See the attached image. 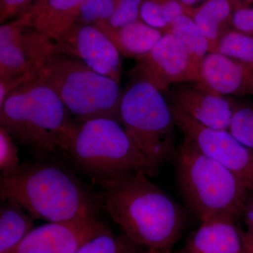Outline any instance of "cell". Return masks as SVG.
I'll use <instances>...</instances> for the list:
<instances>
[{
  "label": "cell",
  "instance_id": "19",
  "mask_svg": "<svg viewBox=\"0 0 253 253\" xmlns=\"http://www.w3.org/2000/svg\"><path fill=\"white\" fill-rule=\"evenodd\" d=\"M33 219L14 203L4 201L0 209V253H13L33 229Z\"/></svg>",
  "mask_w": 253,
  "mask_h": 253
},
{
  "label": "cell",
  "instance_id": "14",
  "mask_svg": "<svg viewBox=\"0 0 253 253\" xmlns=\"http://www.w3.org/2000/svg\"><path fill=\"white\" fill-rule=\"evenodd\" d=\"M204 83L218 94L230 96L253 95V69L218 52L209 53L201 65Z\"/></svg>",
  "mask_w": 253,
  "mask_h": 253
},
{
  "label": "cell",
  "instance_id": "29",
  "mask_svg": "<svg viewBox=\"0 0 253 253\" xmlns=\"http://www.w3.org/2000/svg\"><path fill=\"white\" fill-rule=\"evenodd\" d=\"M233 31L253 39V5L241 4L233 16Z\"/></svg>",
  "mask_w": 253,
  "mask_h": 253
},
{
  "label": "cell",
  "instance_id": "11",
  "mask_svg": "<svg viewBox=\"0 0 253 253\" xmlns=\"http://www.w3.org/2000/svg\"><path fill=\"white\" fill-rule=\"evenodd\" d=\"M136 61V78L149 82L161 92L176 83L204 82L201 71L170 33H165L154 49Z\"/></svg>",
  "mask_w": 253,
  "mask_h": 253
},
{
  "label": "cell",
  "instance_id": "1",
  "mask_svg": "<svg viewBox=\"0 0 253 253\" xmlns=\"http://www.w3.org/2000/svg\"><path fill=\"white\" fill-rule=\"evenodd\" d=\"M39 160L22 165L21 170L0 177L1 201L14 203L31 215L49 222L96 219L103 208L101 196L59 163Z\"/></svg>",
  "mask_w": 253,
  "mask_h": 253
},
{
  "label": "cell",
  "instance_id": "22",
  "mask_svg": "<svg viewBox=\"0 0 253 253\" xmlns=\"http://www.w3.org/2000/svg\"><path fill=\"white\" fill-rule=\"evenodd\" d=\"M229 97L233 113L228 131L240 143L253 151V102Z\"/></svg>",
  "mask_w": 253,
  "mask_h": 253
},
{
  "label": "cell",
  "instance_id": "30",
  "mask_svg": "<svg viewBox=\"0 0 253 253\" xmlns=\"http://www.w3.org/2000/svg\"><path fill=\"white\" fill-rule=\"evenodd\" d=\"M37 76L36 72H29L14 77L0 78V106L10 93Z\"/></svg>",
  "mask_w": 253,
  "mask_h": 253
},
{
  "label": "cell",
  "instance_id": "13",
  "mask_svg": "<svg viewBox=\"0 0 253 253\" xmlns=\"http://www.w3.org/2000/svg\"><path fill=\"white\" fill-rule=\"evenodd\" d=\"M171 106L186 113L203 126L228 130L232 118L229 96L218 94L204 82L181 85L170 92Z\"/></svg>",
  "mask_w": 253,
  "mask_h": 253
},
{
  "label": "cell",
  "instance_id": "27",
  "mask_svg": "<svg viewBox=\"0 0 253 253\" xmlns=\"http://www.w3.org/2000/svg\"><path fill=\"white\" fill-rule=\"evenodd\" d=\"M143 0H116L114 11L106 24L121 28L141 21V6Z\"/></svg>",
  "mask_w": 253,
  "mask_h": 253
},
{
  "label": "cell",
  "instance_id": "24",
  "mask_svg": "<svg viewBox=\"0 0 253 253\" xmlns=\"http://www.w3.org/2000/svg\"><path fill=\"white\" fill-rule=\"evenodd\" d=\"M216 52L247 65L253 69V39L235 31L229 32L218 44Z\"/></svg>",
  "mask_w": 253,
  "mask_h": 253
},
{
  "label": "cell",
  "instance_id": "26",
  "mask_svg": "<svg viewBox=\"0 0 253 253\" xmlns=\"http://www.w3.org/2000/svg\"><path fill=\"white\" fill-rule=\"evenodd\" d=\"M22 165L18 156L14 140L4 128L0 126V171L1 176L17 174Z\"/></svg>",
  "mask_w": 253,
  "mask_h": 253
},
{
  "label": "cell",
  "instance_id": "35",
  "mask_svg": "<svg viewBox=\"0 0 253 253\" xmlns=\"http://www.w3.org/2000/svg\"><path fill=\"white\" fill-rule=\"evenodd\" d=\"M236 1H241L246 4L253 5V0H236Z\"/></svg>",
  "mask_w": 253,
  "mask_h": 253
},
{
  "label": "cell",
  "instance_id": "8",
  "mask_svg": "<svg viewBox=\"0 0 253 253\" xmlns=\"http://www.w3.org/2000/svg\"><path fill=\"white\" fill-rule=\"evenodd\" d=\"M171 107L176 126L184 139L235 174L253 193V150L240 143L229 131L203 126L180 110Z\"/></svg>",
  "mask_w": 253,
  "mask_h": 253
},
{
  "label": "cell",
  "instance_id": "2",
  "mask_svg": "<svg viewBox=\"0 0 253 253\" xmlns=\"http://www.w3.org/2000/svg\"><path fill=\"white\" fill-rule=\"evenodd\" d=\"M103 190V208L136 244L169 251L180 237L185 219L182 208L144 173Z\"/></svg>",
  "mask_w": 253,
  "mask_h": 253
},
{
  "label": "cell",
  "instance_id": "4",
  "mask_svg": "<svg viewBox=\"0 0 253 253\" xmlns=\"http://www.w3.org/2000/svg\"><path fill=\"white\" fill-rule=\"evenodd\" d=\"M68 156L73 167L103 189L131 174L152 171L124 126L111 118L79 123Z\"/></svg>",
  "mask_w": 253,
  "mask_h": 253
},
{
  "label": "cell",
  "instance_id": "25",
  "mask_svg": "<svg viewBox=\"0 0 253 253\" xmlns=\"http://www.w3.org/2000/svg\"><path fill=\"white\" fill-rule=\"evenodd\" d=\"M115 3L116 0H85L75 23L95 26L107 23L114 11Z\"/></svg>",
  "mask_w": 253,
  "mask_h": 253
},
{
  "label": "cell",
  "instance_id": "34",
  "mask_svg": "<svg viewBox=\"0 0 253 253\" xmlns=\"http://www.w3.org/2000/svg\"><path fill=\"white\" fill-rule=\"evenodd\" d=\"M148 253H169V251H158V250L150 249Z\"/></svg>",
  "mask_w": 253,
  "mask_h": 253
},
{
  "label": "cell",
  "instance_id": "7",
  "mask_svg": "<svg viewBox=\"0 0 253 253\" xmlns=\"http://www.w3.org/2000/svg\"><path fill=\"white\" fill-rule=\"evenodd\" d=\"M120 123L149 163L155 175L174 152L176 122L161 91L136 78L123 93Z\"/></svg>",
  "mask_w": 253,
  "mask_h": 253
},
{
  "label": "cell",
  "instance_id": "10",
  "mask_svg": "<svg viewBox=\"0 0 253 253\" xmlns=\"http://www.w3.org/2000/svg\"><path fill=\"white\" fill-rule=\"evenodd\" d=\"M54 51L81 60L96 73L120 84V53L97 26L75 23L54 41Z\"/></svg>",
  "mask_w": 253,
  "mask_h": 253
},
{
  "label": "cell",
  "instance_id": "16",
  "mask_svg": "<svg viewBox=\"0 0 253 253\" xmlns=\"http://www.w3.org/2000/svg\"><path fill=\"white\" fill-rule=\"evenodd\" d=\"M85 0H39L26 14L19 16L31 27L42 31L56 41L76 23Z\"/></svg>",
  "mask_w": 253,
  "mask_h": 253
},
{
  "label": "cell",
  "instance_id": "3",
  "mask_svg": "<svg viewBox=\"0 0 253 253\" xmlns=\"http://www.w3.org/2000/svg\"><path fill=\"white\" fill-rule=\"evenodd\" d=\"M41 78H33L10 93L0 106V126L39 160L68 154L78 122Z\"/></svg>",
  "mask_w": 253,
  "mask_h": 253
},
{
  "label": "cell",
  "instance_id": "28",
  "mask_svg": "<svg viewBox=\"0 0 253 253\" xmlns=\"http://www.w3.org/2000/svg\"><path fill=\"white\" fill-rule=\"evenodd\" d=\"M39 0H0V23L18 18L31 9Z\"/></svg>",
  "mask_w": 253,
  "mask_h": 253
},
{
  "label": "cell",
  "instance_id": "12",
  "mask_svg": "<svg viewBox=\"0 0 253 253\" xmlns=\"http://www.w3.org/2000/svg\"><path fill=\"white\" fill-rule=\"evenodd\" d=\"M111 231L98 218L49 222L34 228L13 253H75L88 241Z\"/></svg>",
  "mask_w": 253,
  "mask_h": 253
},
{
  "label": "cell",
  "instance_id": "20",
  "mask_svg": "<svg viewBox=\"0 0 253 253\" xmlns=\"http://www.w3.org/2000/svg\"><path fill=\"white\" fill-rule=\"evenodd\" d=\"M166 33L172 35L195 66L201 71L203 61L210 53L209 44L194 20L188 15L182 14L176 18Z\"/></svg>",
  "mask_w": 253,
  "mask_h": 253
},
{
  "label": "cell",
  "instance_id": "23",
  "mask_svg": "<svg viewBox=\"0 0 253 253\" xmlns=\"http://www.w3.org/2000/svg\"><path fill=\"white\" fill-rule=\"evenodd\" d=\"M141 246L124 233L116 235L111 231L88 241L75 253H143Z\"/></svg>",
  "mask_w": 253,
  "mask_h": 253
},
{
  "label": "cell",
  "instance_id": "31",
  "mask_svg": "<svg viewBox=\"0 0 253 253\" xmlns=\"http://www.w3.org/2000/svg\"><path fill=\"white\" fill-rule=\"evenodd\" d=\"M242 217H244L247 227V231L244 232L245 239L253 244V198L248 199Z\"/></svg>",
  "mask_w": 253,
  "mask_h": 253
},
{
  "label": "cell",
  "instance_id": "36",
  "mask_svg": "<svg viewBox=\"0 0 253 253\" xmlns=\"http://www.w3.org/2000/svg\"><path fill=\"white\" fill-rule=\"evenodd\" d=\"M188 253L187 251H186L185 249L184 250V251H182V253Z\"/></svg>",
  "mask_w": 253,
  "mask_h": 253
},
{
  "label": "cell",
  "instance_id": "17",
  "mask_svg": "<svg viewBox=\"0 0 253 253\" xmlns=\"http://www.w3.org/2000/svg\"><path fill=\"white\" fill-rule=\"evenodd\" d=\"M243 4L236 0H206L196 7L186 8L184 14L194 20L206 37L210 53L216 52L221 40L233 31V16Z\"/></svg>",
  "mask_w": 253,
  "mask_h": 253
},
{
  "label": "cell",
  "instance_id": "33",
  "mask_svg": "<svg viewBox=\"0 0 253 253\" xmlns=\"http://www.w3.org/2000/svg\"><path fill=\"white\" fill-rule=\"evenodd\" d=\"M245 241H246V251H247V253H253V244L248 242V241H246V239H245Z\"/></svg>",
  "mask_w": 253,
  "mask_h": 253
},
{
  "label": "cell",
  "instance_id": "15",
  "mask_svg": "<svg viewBox=\"0 0 253 253\" xmlns=\"http://www.w3.org/2000/svg\"><path fill=\"white\" fill-rule=\"evenodd\" d=\"M236 219L219 215L201 221L184 249L189 253H247L244 232Z\"/></svg>",
  "mask_w": 253,
  "mask_h": 253
},
{
  "label": "cell",
  "instance_id": "5",
  "mask_svg": "<svg viewBox=\"0 0 253 253\" xmlns=\"http://www.w3.org/2000/svg\"><path fill=\"white\" fill-rule=\"evenodd\" d=\"M37 76L56 93L77 122L104 118L120 123L123 93L119 84L81 60L54 50L38 68Z\"/></svg>",
  "mask_w": 253,
  "mask_h": 253
},
{
  "label": "cell",
  "instance_id": "21",
  "mask_svg": "<svg viewBox=\"0 0 253 253\" xmlns=\"http://www.w3.org/2000/svg\"><path fill=\"white\" fill-rule=\"evenodd\" d=\"M184 14V8L176 0H143L141 6V21L165 33Z\"/></svg>",
  "mask_w": 253,
  "mask_h": 253
},
{
  "label": "cell",
  "instance_id": "9",
  "mask_svg": "<svg viewBox=\"0 0 253 253\" xmlns=\"http://www.w3.org/2000/svg\"><path fill=\"white\" fill-rule=\"evenodd\" d=\"M54 50V41L42 31L28 26L23 18L0 27V78L36 72Z\"/></svg>",
  "mask_w": 253,
  "mask_h": 253
},
{
  "label": "cell",
  "instance_id": "18",
  "mask_svg": "<svg viewBox=\"0 0 253 253\" xmlns=\"http://www.w3.org/2000/svg\"><path fill=\"white\" fill-rule=\"evenodd\" d=\"M106 35L120 54L125 57L140 59L157 44L165 35L161 30L151 27L142 21L121 28H113L105 23L95 25Z\"/></svg>",
  "mask_w": 253,
  "mask_h": 253
},
{
  "label": "cell",
  "instance_id": "6",
  "mask_svg": "<svg viewBox=\"0 0 253 253\" xmlns=\"http://www.w3.org/2000/svg\"><path fill=\"white\" fill-rule=\"evenodd\" d=\"M178 180L190 209L201 221L243 215L249 191L229 169L184 139L178 154Z\"/></svg>",
  "mask_w": 253,
  "mask_h": 253
},
{
  "label": "cell",
  "instance_id": "32",
  "mask_svg": "<svg viewBox=\"0 0 253 253\" xmlns=\"http://www.w3.org/2000/svg\"><path fill=\"white\" fill-rule=\"evenodd\" d=\"M183 6V8L196 7V5L199 4L201 1H206V0H176Z\"/></svg>",
  "mask_w": 253,
  "mask_h": 253
}]
</instances>
